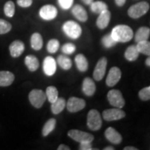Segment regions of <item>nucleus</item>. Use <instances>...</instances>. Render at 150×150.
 I'll return each mask as SVG.
<instances>
[{
	"mask_svg": "<svg viewBox=\"0 0 150 150\" xmlns=\"http://www.w3.org/2000/svg\"><path fill=\"white\" fill-rule=\"evenodd\" d=\"M91 9L95 13L99 14L103 11L107 10L108 6L106 3L102 1H93L91 4Z\"/></svg>",
	"mask_w": 150,
	"mask_h": 150,
	"instance_id": "bb28decb",
	"label": "nucleus"
},
{
	"mask_svg": "<svg viewBox=\"0 0 150 150\" xmlns=\"http://www.w3.org/2000/svg\"><path fill=\"white\" fill-rule=\"evenodd\" d=\"M79 149L81 150H91L92 145L91 142H81L79 146Z\"/></svg>",
	"mask_w": 150,
	"mask_h": 150,
	"instance_id": "58836bf2",
	"label": "nucleus"
},
{
	"mask_svg": "<svg viewBox=\"0 0 150 150\" xmlns=\"http://www.w3.org/2000/svg\"><path fill=\"white\" fill-rule=\"evenodd\" d=\"M9 51L12 57L18 58L24 51V44L21 40H15L9 46Z\"/></svg>",
	"mask_w": 150,
	"mask_h": 150,
	"instance_id": "2eb2a0df",
	"label": "nucleus"
},
{
	"mask_svg": "<svg viewBox=\"0 0 150 150\" xmlns=\"http://www.w3.org/2000/svg\"><path fill=\"white\" fill-rule=\"evenodd\" d=\"M115 149H114L113 147H110V146H109V147H106V148H104V150H114Z\"/></svg>",
	"mask_w": 150,
	"mask_h": 150,
	"instance_id": "a18cd8bd",
	"label": "nucleus"
},
{
	"mask_svg": "<svg viewBox=\"0 0 150 150\" xmlns=\"http://www.w3.org/2000/svg\"><path fill=\"white\" fill-rule=\"evenodd\" d=\"M58 15L57 8L53 5L47 4L43 6L39 11V16L45 20H52Z\"/></svg>",
	"mask_w": 150,
	"mask_h": 150,
	"instance_id": "1a4fd4ad",
	"label": "nucleus"
},
{
	"mask_svg": "<svg viewBox=\"0 0 150 150\" xmlns=\"http://www.w3.org/2000/svg\"><path fill=\"white\" fill-rule=\"evenodd\" d=\"M24 63L31 72L36 71L39 67V65H40L39 61L38 60L37 57H35L33 55H28L26 56L25 59H24Z\"/></svg>",
	"mask_w": 150,
	"mask_h": 150,
	"instance_id": "aec40b11",
	"label": "nucleus"
},
{
	"mask_svg": "<svg viewBox=\"0 0 150 150\" xmlns=\"http://www.w3.org/2000/svg\"><path fill=\"white\" fill-rule=\"evenodd\" d=\"M110 34L117 42H129L134 36V32L131 28L124 24L117 25L114 27Z\"/></svg>",
	"mask_w": 150,
	"mask_h": 150,
	"instance_id": "f257e3e1",
	"label": "nucleus"
},
{
	"mask_svg": "<svg viewBox=\"0 0 150 150\" xmlns=\"http://www.w3.org/2000/svg\"><path fill=\"white\" fill-rule=\"evenodd\" d=\"M149 9V4L146 1H140L131 6L128 9V15L133 19H138L145 15Z\"/></svg>",
	"mask_w": 150,
	"mask_h": 150,
	"instance_id": "f03ea898",
	"label": "nucleus"
},
{
	"mask_svg": "<svg viewBox=\"0 0 150 150\" xmlns=\"http://www.w3.org/2000/svg\"><path fill=\"white\" fill-rule=\"evenodd\" d=\"M150 35V29L146 27H142L138 29L135 35V40L138 43L142 41L147 40Z\"/></svg>",
	"mask_w": 150,
	"mask_h": 150,
	"instance_id": "412c9836",
	"label": "nucleus"
},
{
	"mask_svg": "<svg viewBox=\"0 0 150 150\" xmlns=\"http://www.w3.org/2000/svg\"><path fill=\"white\" fill-rule=\"evenodd\" d=\"M102 42L105 47L110 48L112 47L115 46L117 44V42L114 40L113 38L112 37L111 34H107L104 35L102 39Z\"/></svg>",
	"mask_w": 150,
	"mask_h": 150,
	"instance_id": "2f4dec72",
	"label": "nucleus"
},
{
	"mask_svg": "<svg viewBox=\"0 0 150 150\" xmlns=\"http://www.w3.org/2000/svg\"><path fill=\"white\" fill-rule=\"evenodd\" d=\"M63 32L67 36L72 39H77L81 35V27L76 22L74 21H67L63 24Z\"/></svg>",
	"mask_w": 150,
	"mask_h": 150,
	"instance_id": "7ed1b4c3",
	"label": "nucleus"
},
{
	"mask_svg": "<svg viewBox=\"0 0 150 150\" xmlns=\"http://www.w3.org/2000/svg\"><path fill=\"white\" fill-rule=\"evenodd\" d=\"M115 4L117 6L119 7H122L125 5V2H126L127 0H115Z\"/></svg>",
	"mask_w": 150,
	"mask_h": 150,
	"instance_id": "ea45409f",
	"label": "nucleus"
},
{
	"mask_svg": "<svg viewBox=\"0 0 150 150\" xmlns=\"http://www.w3.org/2000/svg\"><path fill=\"white\" fill-rule=\"evenodd\" d=\"M67 135L72 140L79 142H93L94 140L93 135L88 133L84 132V131L77 130V129H72L69 131Z\"/></svg>",
	"mask_w": 150,
	"mask_h": 150,
	"instance_id": "0eeeda50",
	"label": "nucleus"
},
{
	"mask_svg": "<svg viewBox=\"0 0 150 150\" xmlns=\"http://www.w3.org/2000/svg\"><path fill=\"white\" fill-rule=\"evenodd\" d=\"M15 11H16V6L15 4L12 1H8L4 4V11L6 16L8 18H13L15 14Z\"/></svg>",
	"mask_w": 150,
	"mask_h": 150,
	"instance_id": "7c9ffc66",
	"label": "nucleus"
},
{
	"mask_svg": "<svg viewBox=\"0 0 150 150\" xmlns=\"http://www.w3.org/2000/svg\"><path fill=\"white\" fill-rule=\"evenodd\" d=\"M107 66V59L105 57L101 58L97 62L93 72V77L96 81H101L104 78Z\"/></svg>",
	"mask_w": 150,
	"mask_h": 150,
	"instance_id": "9b49d317",
	"label": "nucleus"
},
{
	"mask_svg": "<svg viewBox=\"0 0 150 150\" xmlns=\"http://www.w3.org/2000/svg\"><path fill=\"white\" fill-rule=\"evenodd\" d=\"M74 0H58V3L61 8L67 10L72 7Z\"/></svg>",
	"mask_w": 150,
	"mask_h": 150,
	"instance_id": "e433bc0d",
	"label": "nucleus"
},
{
	"mask_svg": "<svg viewBox=\"0 0 150 150\" xmlns=\"http://www.w3.org/2000/svg\"><path fill=\"white\" fill-rule=\"evenodd\" d=\"M67 108L70 112H76L83 109L86 106V102L83 99L72 97L66 103Z\"/></svg>",
	"mask_w": 150,
	"mask_h": 150,
	"instance_id": "9d476101",
	"label": "nucleus"
},
{
	"mask_svg": "<svg viewBox=\"0 0 150 150\" xmlns=\"http://www.w3.org/2000/svg\"><path fill=\"white\" fill-rule=\"evenodd\" d=\"M145 64L147 65V66H149L150 67V56L147 58V59H146L145 61Z\"/></svg>",
	"mask_w": 150,
	"mask_h": 150,
	"instance_id": "c03bdc74",
	"label": "nucleus"
},
{
	"mask_svg": "<svg viewBox=\"0 0 150 150\" xmlns=\"http://www.w3.org/2000/svg\"><path fill=\"white\" fill-rule=\"evenodd\" d=\"M70 148L65 145H61L58 147V150H70Z\"/></svg>",
	"mask_w": 150,
	"mask_h": 150,
	"instance_id": "a19ab883",
	"label": "nucleus"
},
{
	"mask_svg": "<svg viewBox=\"0 0 150 150\" xmlns=\"http://www.w3.org/2000/svg\"><path fill=\"white\" fill-rule=\"evenodd\" d=\"M122 72L117 67H113L110 68L108 72L106 80V85L109 87H112L115 86L121 79Z\"/></svg>",
	"mask_w": 150,
	"mask_h": 150,
	"instance_id": "f8f14e48",
	"label": "nucleus"
},
{
	"mask_svg": "<svg viewBox=\"0 0 150 150\" xmlns=\"http://www.w3.org/2000/svg\"><path fill=\"white\" fill-rule=\"evenodd\" d=\"M61 50L65 54H72L76 50V47L72 43H66L62 47Z\"/></svg>",
	"mask_w": 150,
	"mask_h": 150,
	"instance_id": "c9c22d12",
	"label": "nucleus"
},
{
	"mask_svg": "<svg viewBox=\"0 0 150 150\" xmlns=\"http://www.w3.org/2000/svg\"><path fill=\"white\" fill-rule=\"evenodd\" d=\"M65 106H66V102L65 99L61 97H59L55 102L52 103L51 110L54 114L58 115L64 110Z\"/></svg>",
	"mask_w": 150,
	"mask_h": 150,
	"instance_id": "4be33fe9",
	"label": "nucleus"
},
{
	"mask_svg": "<svg viewBox=\"0 0 150 150\" xmlns=\"http://www.w3.org/2000/svg\"><path fill=\"white\" fill-rule=\"evenodd\" d=\"M107 99L111 106L115 108H122L125 104L122 94L118 90H111L108 93Z\"/></svg>",
	"mask_w": 150,
	"mask_h": 150,
	"instance_id": "423d86ee",
	"label": "nucleus"
},
{
	"mask_svg": "<svg viewBox=\"0 0 150 150\" xmlns=\"http://www.w3.org/2000/svg\"><path fill=\"white\" fill-rule=\"evenodd\" d=\"M140 99L143 101H148L150 99V86L148 87L144 88L140 90L138 93Z\"/></svg>",
	"mask_w": 150,
	"mask_h": 150,
	"instance_id": "f704fd0d",
	"label": "nucleus"
},
{
	"mask_svg": "<svg viewBox=\"0 0 150 150\" xmlns=\"http://www.w3.org/2000/svg\"><path fill=\"white\" fill-rule=\"evenodd\" d=\"M57 63L61 68L65 70H70L72 65V62L71 59L65 55H60L58 56Z\"/></svg>",
	"mask_w": 150,
	"mask_h": 150,
	"instance_id": "a878e982",
	"label": "nucleus"
},
{
	"mask_svg": "<svg viewBox=\"0 0 150 150\" xmlns=\"http://www.w3.org/2000/svg\"><path fill=\"white\" fill-rule=\"evenodd\" d=\"M82 91L86 96H93L96 91V86H95V82L91 79V78H85L83 81L82 85Z\"/></svg>",
	"mask_w": 150,
	"mask_h": 150,
	"instance_id": "f3484780",
	"label": "nucleus"
},
{
	"mask_svg": "<svg viewBox=\"0 0 150 150\" xmlns=\"http://www.w3.org/2000/svg\"><path fill=\"white\" fill-rule=\"evenodd\" d=\"M125 150H138V149L134 147H126L124 148Z\"/></svg>",
	"mask_w": 150,
	"mask_h": 150,
	"instance_id": "37998d69",
	"label": "nucleus"
},
{
	"mask_svg": "<svg viewBox=\"0 0 150 150\" xmlns=\"http://www.w3.org/2000/svg\"><path fill=\"white\" fill-rule=\"evenodd\" d=\"M82 1L86 5H91L93 2V0H82Z\"/></svg>",
	"mask_w": 150,
	"mask_h": 150,
	"instance_id": "79ce46f5",
	"label": "nucleus"
},
{
	"mask_svg": "<svg viewBox=\"0 0 150 150\" xmlns=\"http://www.w3.org/2000/svg\"><path fill=\"white\" fill-rule=\"evenodd\" d=\"M87 125L92 131H98L102 125L100 113L97 110L92 109L88 113Z\"/></svg>",
	"mask_w": 150,
	"mask_h": 150,
	"instance_id": "20e7f679",
	"label": "nucleus"
},
{
	"mask_svg": "<svg viewBox=\"0 0 150 150\" xmlns=\"http://www.w3.org/2000/svg\"><path fill=\"white\" fill-rule=\"evenodd\" d=\"M15 79V76L9 71H0V86L6 87L11 85Z\"/></svg>",
	"mask_w": 150,
	"mask_h": 150,
	"instance_id": "6ab92c4d",
	"label": "nucleus"
},
{
	"mask_svg": "<svg viewBox=\"0 0 150 150\" xmlns=\"http://www.w3.org/2000/svg\"><path fill=\"white\" fill-rule=\"evenodd\" d=\"M56 125V121L54 118H51L45 124L42 128V134L43 136H47L50 133L54 131Z\"/></svg>",
	"mask_w": 150,
	"mask_h": 150,
	"instance_id": "cd10ccee",
	"label": "nucleus"
},
{
	"mask_svg": "<svg viewBox=\"0 0 150 150\" xmlns=\"http://www.w3.org/2000/svg\"><path fill=\"white\" fill-rule=\"evenodd\" d=\"M103 118L106 121H115L122 119L125 117V112L120 108H110L105 110L102 113Z\"/></svg>",
	"mask_w": 150,
	"mask_h": 150,
	"instance_id": "6e6552de",
	"label": "nucleus"
},
{
	"mask_svg": "<svg viewBox=\"0 0 150 150\" xmlns=\"http://www.w3.org/2000/svg\"><path fill=\"white\" fill-rule=\"evenodd\" d=\"M12 29V25L6 20L0 19V35L8 33Z\"/></svg>",
	"mask_w": 150,
	"mask_h": 150,
	"instance_id": "72a5a7b5",
	"label": "nucleus"
},
{
	"mask_svg": "<svg viewBox=\"0 0 150 150\" xmlns=\"http://www.w3.org/2000/svg\"><path fill=\"white\" fill-rule=\"evenodd\" d=\"M72 13L75 18L81 22H86L88 20V14L85 8L82 6L76 4L72 9Z\"/></svg>",
	"mask_w": 150,
	"mask_h": 150,
	"instance_id": "a211bd4d",
	"label": "nucleus"
},
{
	"mask_svg": "<svg viewBox=\"0 0 150 150\" xmlns=\"http://www.w3.org/2000/svg\"><path fill=\"white\" fill-rule=\"evenodd\" d=\"M60 47L59 41L56 39H52L49 41L47 45V50L50 53L54 54L58 51Z\"/></svg>",
	"mask_w": 150,
	"mask_h": 150,
	"instance_id": "473e14b6",
	"label": "nucleus"
},
{
	"mask_svg": "<svg viewBox=\"0 0 150 150\" xmlns=\"http://www.w3.org/2000/svg\"><path fill=\"white\" fill-rule=\"evenodd\" d=\"M43 71L47 76H51L56 71V60L52 56H47L43 61Z\"/></svg>",
	"mask_w": 150,
	"mask_h": 150,
	"instance_id": "ddd939ff",
	"label": "nucleus"
},
{
	"mask_svg": "<svg viewBox=\"0 0 150 150\" xmlns=\"http://www.w3.org/2000/svg\"><path fill=\"white\" fill-rule=\"evenodd\" d=\"M105 136L106 138L108 141L112 142V144L115 145H118L120 144L122 140V138L120 133H118L115 129L112 127H108L105 131Z\"/></svg>",
	"mask_w": 150,
	"mask_h": 150,
	"instance_id": "4468645a",
	"label": "nucleus"
},
{
	"mask_svg": "<svg viewBox=\"0 0 150 150\" xmlns=\"http://www.w3.org/2000/svg\"><path fill=\"white\" fill-rule=\"evenodd\" d=\"M47 99L46 94L42 90L34 89L30 92L29 95V102L36 108H40L44 104Z\"/></svg>",
	"mask_w": 150,
	"mask_h": 150,
	"instance_id": "39448f33",
	"label": "nucleus"
},
{
	"mask_svg": "<svg viewBox=\"0 0 150 150\" xmlns=\"http://www.w3.org/2000/svg\"><path fill=\"white\" fill-rule=\"evenodd\" d=\"M46 97L49 102L53 103L59 98V92L56 87L54 86H49L46 90Z\"/></svg>",
	"mask_w": 150,
	"mask_h": 150,
	"instance_id": "c85d7f7f",
	"label": "nucleus"
},
{
	"mask_svg": "<svg viewBox=\"0 0 150 150\" xmlns=\"http://www.w3.org/2000/svg\"><path fill=\"white\" fill-rule=\"evenodd\" d=\"M43 45L42 35L38 33H34L31 37V46L32 49L36 51L40 50Z\"/></svg>",
	"mask_w": 150,
	"mask_h": 150,
	"instance_id": "393cba45",
	"label": "nucleus"
},
{
	"mask_svg": "<svg viewBox=\"0 0 150 150\" xmlns=\"http://www.w3.org/2000/svg\"><path fill=\"white\" fill-rule=\"evenodd\" d=\"M17 3L22 8H28L31 6L33 3V0H17Z\"/></svg>",
	"mask_w": 150,
	"mask_h": 150,
	"instance_id": "4c0bfd02",
	"label": "nucleus"
},
{
	"mask_svg": "<svg viewBox=\"0 0 150 150\" xmlns=\"http://www.w3.org/2000/svg\"><path fill=\"white\" fill-rule=\"evenodd\" d=\"M139 54L140 52L138 51L136 45H131L125 51V56L127 61H134L138 58Z\"/></svg>",
	"mask_w": 150,
	"mask_h": 150,
	"instance_id": "b1692460",
	"label": "nucleus"
},
{
	"mask_svg": "<svg viewBox=\"0 0 150 150\" xmlns=\"http://www.w3.org/2000/svg\"><path fill=\"white\" fill-rule=\"evenodd\" d=\"M110 17H111V14L108 9L99 13L96 22L97 27L100 29H104L105 28L107 27L110 22Z\"/></svg>",
	"mask_w": 150,
	"mask_h": 150,
	"instance_id": "dca6fc26",
	"label": "nucleus"
},
{
	"mask_svg": "<svg viewBox=\"0 0 150 150\" xmlns=\"http://www.w3.org/2000/svg\"><path fill=\"white\" fill-rule=\"evenodd\" d=\"M75 63L77 69L81 72H86L88 68V62L83 54H79L76 56Z\"/></svg>",
	"mask_w": 150,
	"mask_h": 150,
	"instance_id": "5701e85b",
	"label": "nucleus"
},
{
	"mask_svg": "<svg viewBox=\"0 0 150 150\" xmlns=\"http://www.w3.org/2000/svg\"><path fill=\"white\" fill-rule=\"evenodd\" d=\"M136 47L140 53L150 56V42L149 41L145 40L138 42Z\"/></svg>",
	"mask_w": 150,
	"mask_h": 150,
	"instance_id": "c756f323",
	"label": "nucleus"
}]
</instances>
